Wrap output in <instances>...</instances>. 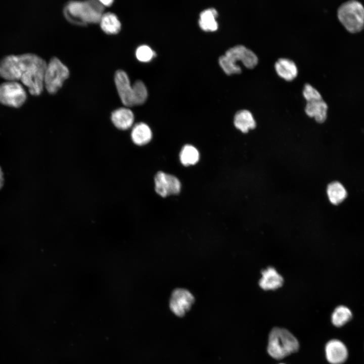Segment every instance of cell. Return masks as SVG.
<instances>
[{
	"mask_svg": "<svg viewBox=\"0 0 364 364\" xmlns=\"http://www.w3.org/2000/svg\"><path fill=\"white\" fill-rule=\"evenodd\" d=\"M47 65L43 59L34 54L9 55L0 61V76L7 81L20 80L31 95L38 96L43 89Z\"/></svg>",
	"mask_w": 364,
	"mask_h": 364,
	"instance_id": "1",
	"label": "cell"
},
{
	"mask_svg": "<svg viewBox=\"0 0 364 364\" xmlns=\"http://www.w3.org/2000/svg\"><path fill=\"white\" fill-rule=\"evenodd\" d=\"M104 10L99 1H71L64 7V13L70 22L85 25L99 23Z\"/></svg>",
	"mask_w": 364,
	"mask_h": 364,
	"instance_id": "2",
	"label": "cell"
},
{
	"mask_svg": "<svg viewBox=\"0 0 364 364\" xmlns=\"http://www.w3.org/2000/svg\"><path fill=\"white\" fill-rule=\"evenodd\" d=\"M299 348V343L297 339L289 330L275 327L270 332L267 352L273 358L282 359L296 352Z\"/></svg>",
	"mask_w": 364,
	"mask_h": 364,
	"instance_id": "3",
	"label": "cell"
},
{
	"mask_svg": "<svg viewBox=\"0 0 364 364\" xmlns=\"http://www.w3.org/2000/svg\"><path fill=\"white\" fill-rule=\"evenodd\" d=\"M238 61H241L246 67L252 68L257 64L258 58L250 49L238 44L228 49L219 57L218 62L223 71L231 75L241 72V67L237 64Z\"/></svg>",
	"mask_w": 364,
	"mask_h": 364,
	"instance_id": "4",
	"label": "cell"
},
{
	"mask_svg": "<svg viewBox=\"0 0 364 364\" xmlns=\"http://www.w3.org/2000/svg\"><path fill=\"white\" fill-rule=\"evenodd\" d=\"M337 16L349 32H358L364 28V6L358 1L350 0L342 4L338 9Z\"/></svg>",
	"mask_w": 364,
	"mask_h": 364,
	"instance_id": "5",
	"label": "cell"
},
{
	"mask_svg": "<svg viewBox=\"0 0 364 364\" xmlns=\"http://www.w3.org/2000/svg\"><path fill=\"white\" fill-rule=\"evenodd\" d=\"M69 75L68 68L57 58H52L47 65L44 86L50 94H55L62 87Z\"/></svg>",
	"mask_w": 364,
	"mask_h": 364,
	"instance_id": "6",
	"label": "cell"
},
{
	"mask_svg": "<svg viewBox=\"0 0 364 364\" xmlns=\"http://www.w3.org/2000/svg\"><path fill=\"white\" fill-rule=\"evenodd\" d=\"M26 99V93L22 85L15 81H7L0 84V103L18 108Z\"/></svg>",
	"mask_w": 364,
	"mask_h": 364,
	"instance_id": "7",
	"label": "cell"
},
{
	"mask_svg": "<svg viewBox=\"0 0 364 364\" xmlns=\"http://www.w3.org/2000/svg\"><path fill=\"white\" fill-rule=\"evenodd\" d=\"M194 301V297L189 291L185 289H176L173 291L170 298V310L176 316L181 317L190 310Z\"/></svg>",
	"mask_w": 364,
	"mask_h": 364,
	"instance_id": "8",
	"label": "cell"
},
{
	"mask_svg": "<svg viewBox=\"0 0 364 364\" xmlns=\"http://www.w3.org/2000/svg\"><path fill=\"white\" fill-rule=\"evenodd\" d=\"M114 80L123 104L127 107L136 106L134 87L131 85L127 73L122 70H117L115 74Z\"/></svg>",
	"mask_w": 364,
	"mask_h": 364,
	"instance_id": "9",
	"label": "cell"
},
{
	"mask_svg": "<svg viewBox=\"0 0 364 364\" xmlns=\"http://www.w3.org/2000/svg\"><path fill=\"white\" fill-rule=\"evenodd\" d=\"M154 181L155 191L161 197L176 195L180 192V181L174 175L159 171L155 176Z\"/></svg>",
	"mask_w": 364,
	"mask_h": 364,
	"instance_id": "10",
	"label": "cell"
},
{
	"mask_svg": "<svg viewBox=\"0 0 364 364\" xmlns=\"http://www.w3.org/2000/svg\"><path fill=\"white\" fill-rule=\"evenodd\" d=\"M325 356L331 364H342L347 359L348 351L346 346L338 339L329 340L325 347Z\"/></svg>",
	"mask_w": 364,
	"mask_h": 364,
	"instance_id": "11",
	"label": "cell"
},
{
	"mask_svg": "<svg viewBox=\"0 0 364 364\" xmlns=\"http://www.w3.org/2000/svg\"><path fill=\"white\" fill-rule=\"evenodd\" d=\"M284 283L282 276L274 267L269 266L263 269L258 284L265 291H273L281 287Z\"/></svg>",
	"mask_w": 364,
	"mask_h": 364,
	"instance_id": "12",
	"label": "cell"
},
{
	"mask_svg": "<svg viewBox=\"0 0 364 364\" xmlns=\"http://www.w3.org/2000/svg\"><path fill=\"white\" fill-rule=\"evenodd\" d=\"M111 119L116 128L120 130H127L133 125L134 115L129 109L121 107L112 113Z\"/></svg>",
	"mask_w": 364,
	"mask_h": 364,
	"instance_id": "13",
	"label": "cell"
},
{
	"mask_svg": "<svg viewBox=\"0 0 364 364\" xmlns=\"http://www.w3.org/2000/svg\"><path fill=\"white\" fill-rule=\"evenodd\" d=\"M328 105L323 99L307 102L305 108L306 114L314 117L319 123L324 122L327 116Z\"/></svg>",
	"mask_w": 364,
	"mask_h": 364,
	"instance_id": "14",
	"label": "cell"
},
{
	"mask_svg": "<svg viewBox=\"0 0 364 364\" xmlns=\"http://www.w3.org/2000/svg\"><path fill=\"white\" fill-rule=\"evenodd\" d=\"M275 67L277 73L287 80H292L298 73L295 63L288 58L279 59L275 63Z\"/></svg>",
	"mask_w": 364,
	"mask_h": 364,
	"instance_id": "15",
	"label": "cell"
},
{
	"mask_svg": "<svg viewBox=\"0 0 364 364\" xmlns=\"http://www.w3.org/2000/svg\"><path fill=\"white\" fill-rule=\"evenodd\" d=\"M132 142L138 146H143L148 143L152 138V131L149 126L145 123L135 124L131 131Z\"/></svg>",
	"mask_w": 364,
	"mask_h": 364,
	"instance_id": "16",
	"label": "cell"
},
{
	"mask_svg": "<svg viewBox=\"0 0 364 364\" xmlns=\"http://www.w3.org/2000/svg\"><path fill=\"white\" fill-rule=\"evenodd\" d=\"M218 15L214 8H209L203 11L200 14L199 25L202 30L207 32H213L218 28L216 18Z\"/></svg>",
	"mask_w": 364,
	"mask_h": 364,
	"instance_id": "17",
	"label": "cell"
},
{
	"mask_svg": "<svg viewBox=\"0 0 364 364\" xmlns=\"http://www.w3.org/2000/svg\"><path fill=\"white\" fill-rule=\"evenodd\" d=\"M234 124L237 128L244 133L256 126L255 121L252 113L247 110H241L236 113L234 117Z\"/></svg>",
	"mask_w": 364,
	"mask_h": 364,
	"instance_id": "18",
	"label": "cell"
},
{
	"mask_svg": "<svg viewBox=\"0 0 364 364\" xmlns=\"http://www.w3.org/2000/svg\"><path fill=\"white\" fill-rule=\"evenodd\" d=\"M102 30L108 34L118 33L121 29V23L114 13H104L99 22Z\"/></svg>",
	"mask_w": 364,
	"mask_h": 364,
	"instance_id": "19",
	"label": "cell"
},
{
	"mask_svg": "<svg viewBox=\"0 0 364 364\" xmlns=\"http://www.w3.org/2000/svg\"><path fill=\"white\" fill-rule=\"evenodd\" d=\"M327 194L330 202L338 205L347 196V192L344 186L338 181H334L328 186Z\"/></svg>",
	"mask_w": 364,
	"mask_h": 364,
	"instance_id": "20",
	"label": "cell"
},
{
	"mask_svg": "<svg viewBox=\"0 0 364 364\" xmlns=\"http://www.w3.org/2000/svg\"><path fill=\"white\" fill-rule=\"evenodd\" d=\"M352 317L351 311L344 305H340L335 308L331 315V321L333 325L341 327L348 322Z\"/></svg>",
	"mask_w": 364,
	"mask_h": 364,
	"instance_id": "21",
	"label": "cell"
},
{
	"mask_svg": "<svg viewBox=\"0 0 364 364\" xmlns=\"http://www.w3.org/2000/svg\"><path fill=\"white\" fill-rule=\"evenodd\" d=\"M179 159L185 166L194 165L199 161V152L194 146L186 145L181 149L179 153Z\"/></svg>",
	"mask_w": 364,
	"mask_h": 364,
	"instance_id": "22",
	"label": "cell"
},
{
	"mask_svg": "<svg viewBox=\"0 0 364 364\" xmlns=\"http://www.w3.org/2000/svg\"><path fill=\"white\" fill-rule=\"evenodd\" d=\"M133 86L134 89L135 105L144 104L148 98V91L145 84L141 80H136Z\"/></svg>",
	"mask_w": 364,
	"mask_h": 364,
	"instance_id": "23",
	"label": "cell"
},
{
	"mask_svg": "<svg viewBox=\"0 0 364 364\" xmlns=\"http://www.w3.org/2000/svg\"><path fill=\"white\" fill-rule=\"evenodd\" d=\"M155 54L152 49L147 45L139 47L135 51L137 59L142 62H148L151 61L154 57Z\"/></svg>",
	"mask_w": 364,
	"mask_h": 364,
	"instance_id": "24",
	"label": "cell"
},
{
	"mask_svg": "<svg viewBox=\"0 0 364 364\" xmlns=\"http://www.w3.org/2000/svg\"><path fill=\"white\" fill-rule=\"evenodd\" d=\"M303 95L307 102L322 99L320 93L309 83L305 84L303 89Z\"/></svg>",
	"mask_w": 364,
	"mask_h": 364,
	"instance_id": "25",
	"label": "cell"
},
{
	"mask_svg": "<svg viewBox=\"0 0 364 364\" xmlns=\"http://www.w3.org/2000/svg\"><path fill=\"white\" fill-rule=\"evenodd\" d=\"M99 1L104 7L110 6L113 3V1L112 0H106V1L105 0H102V1L101 0Z\"/></svg>",
	"mask_w": 364,
	"mask_h": 364,
	"instance_id": "26",
	"label": "cell"
},
{
	"mask_svg": "<svg viewBox=\"0 0 364 364\" xmlns=\"http://www.w3.org/2000/svg\"><path fill=\"white\" fill-rule=\"evenodd\" d=\"M4 174H3L2 170L0 167V190L3 187V186L4 185Z\"/></svg>",
	"mask_w": 364,
	"mask_h": 364,
	"instance_id": "27",
	"label": "cell"
},
{
	"mask_svg": "<svg viewBox=\"0 0 364 364\" xmlns=\"http://www.w3.org/2000/svg\"><path fill=\"white\" fill-rule=\"evenodd\" d=\"M279 364H285V363H279Z\"/></svg>",
	"mask_w": 364,
	"mask_h": 364,
	"instance_id": "28",
	"label": "cell"
}]
</instances>
